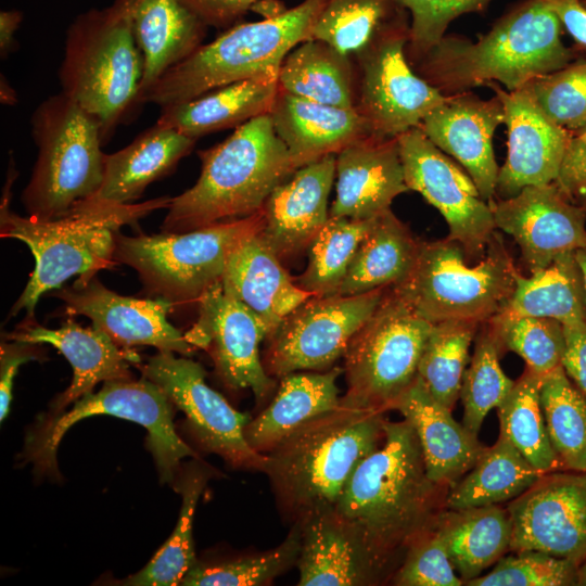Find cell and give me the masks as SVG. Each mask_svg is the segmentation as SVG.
<instances>
[{
  "mask_svg": "<svg viewBox=\"0 0 586 586\" xmlns=\"http://www.w3.org/2000/svg\"><path fill=\"white\" fill-rule=\"evenodd\" d=\"M390 209L375 217L336 294L358 295L400 283L413 268L420 246Z\"/></svg>",
  "mask_w": 586,
  "mask_h": 586,
  "instance_id": "e575fe53",
  "label": "cell"
},
{
  "mask_svg": "<svg viewBox=\"0 0 586 586\" xmlns=\"http://www.w3.org/2000/svg\"><path fill=\"white\" fill-rule=\"evenodd\" d=\"M393 409L398 410L415 430L428 476L440 485L454 486L472 469L485 448L418 378Z\"/></svg>",
  "mask_w": 586,
  "mask_h": 586,
  "instance_id": "83f0119b",
  "label": "cell"
},
{
  "mask_svg": "<svg viewBox=\"0 0 586 586\" xmlns=\"http://www.w3.org/2000/svg\"><path fill=\"white\" fill-rule=\"evenodd\" d=\"M466 257L460 244L448 238L422 241L410 273L392 288L431 323L487 322L508 304L519 270L497 232L477 264L468 265Z\"/></svg>",
  "mask_w": 586,
  "mask_h": 586,
  "instance_id": "9c48e42d",
  "label": "cell"
},
{
  "mask_svg": "<svg viewBox=\"0 0 586 586\" xmlns=\"http://www.w3.org/2000/svg\"><path fill=\"white\" fill-rule=\"evenodd\" d=\"M526 85L556 124L570 131L586 127V62L569 64Z\"/></svg>",
  "mask_w": 586,
  "mask_h": 586,
  "instance_id": "681fc988",
  "label": "cell"
},
{
  "mask_svg": "<svg viewBox=\"0 0 586 586\" xmlns=\"http://www.w3.org/2000/svg\"><path fill=\"white\" fill-rule=\"evenodd\" d=\"M481 324L466 320L433 323L422 349L417 378L450 410L459 398L469 349Z\"/></svg>",
  "mask_w": 586,
  "mask_h": 586,
  "instance_id": "b9f144b4",
  "label": "cell"
},
{
  "mask_svg": "<svg viewBox=\"0 0 586 586\" xmlns=\"http://www.w3.org/2000/svg\"><path fill=\"white\" fill-rule=\"evenodd\" d=\"M5 339L50 344L71 364L72 383L51 404L54 417L64 412L68 405L91 393L99 382L132 379L129 366L140 362L132 348L118 346L93 326L81 327L74 317H67L58 329H48L35 320H25L14 332L7 334Z\"/></svg>",
  "mask_w": 586,
  "mask_h": 586,
  "instance_id": "d4e9b609",
  "label": "cell"
},
{
  "mask_svg": "<svg viewBox=\"0 0 586 586\" xmlns=\"http://www.w3.org/2000/svg\"><path fill=\"white\" fill-rule=\"evenodd\" d=\"M10 177L0 205V235L25 243L35 258V268L10 316L26 311L34 320L39 298L60 289L74 276L87 282L102 269L113 267L116 237L125 225L160 209L168 208L171 198L161 196L139 204L105 205L71 213L67 216L38 220L20 216L9 207Z\"/></svg>",
  "mask_w": 586,
  "mask_h": 586,
  "instance_id": "5b68a950",
  "label": "cell"
},
{
  "mask_svg": "<svg viewBox=\"0 0 586 586\" xmlns=\"http://www.w3.org/2000/svg\"><path fill=\"white\" fill-rule=\"evenodd\" d=\"M334 179L335 154H329L297 168L267 198L258 233L280 259L308 249L327 222Z\"/></svg>",
  "mask_w": 586,
  "mask_h": 586,
  "instance_id": "cb8c5ba5",
  "label": "cell"
},
{
  "mask_svg": "<svg viewBox=\"0 0 586 586\" xmlns=\"http://www.w3.org/2000/svg\"><path fill=\"white\" fill-rule=\"evenodd\" d=\"M335 199L330 217L371 219L409 191L397 138L367 133L335 154Z\"/></svg>",
  "mask_w": 586,
  "mask_h": 586,
  "instance_id": "603a6c76",
  "label": "cell"
},
{
  "mask_svg": "<svg viewBox=\"0 0 586 586\" xmlns=\"http://www.w3.org/2000/svg\"><path fill=\"white\" fill-rule=\"evenodd\" d=\"M199 157L200 177L171 198L162 232H186L251 216L296 170L269 114L237 127L222 142L199 151Z\"/></svg>",
  "mask_w": 586,
  "mask_h": 586,
  "instance_id": "277c9868",
  "label": "cell"
},
{
  "mask_svg": "<svg viewBox=\"0 0 586 586\" xmlns=\"http://www.w3.org/2000/svg\"><path fill=\"white\" fill-rule=\"evenodd\" d=\"M133 0H115L68 27L59 69L62 93L99 125L103 143L138 104L143 62L135 38Z\"/></svg>",
  "mask_w": 586,
  "mask_h": 586,
  "instance_id": "8992f818",
  "label": "cell"
},
{
  "mask_svg": "<svg viewBox=\"0 0 586 586\" xmlns=\"http://www.w3.org/2000/svg\"><path fill=\"white\" fill-rule=\"evenodd\" d=\"M30 125L38 154L22 204L38 220L67 216L102 184L105 153L99 125L62 92L37 106Z\"/></svg>",
  "mask_w": 586,
  "mask_h": 586,
  "instance_id": "ba28073f",
  "label": "cell"
},
{
  "mask_svg": "<svg viewBox=\"0 0 586 586\" xmlns=\"http://www.w3.org/2000/svg\"><path fill=\"white\" fill-rule=\"evenodd\" d=\"M301 550V528L292 530L278 547L256 556L241 557L220 563L196 562L184 575L182 586H260L297 564Z\"/></svg>",
  "mask_w": 586,
  "mask_h": 586,
  "instance_id": "bcb514c9",
  "label": "cell"
},
{
  "mask_svg": "<svg viewBox=\"0 0 586 586\" xmlns=\"http://www.w3.org/2000/svg\"><path fill=\"white\" fill-rule=\"evenodd\" d=\"M410 13L406 56L410 65L445 36L448 25L464 13L481 12L492 0H398Z\"/></svg>",
  "mask_w": 586,
  "mask_h": 586,
  "instance_id": "f907efd6",
  "label": "cell"
},
{
  "mask_svg": "<svg viewBox=\"0 0 586 586\" xmlns=\"http://www.w3.org/2000/svg\"><path fill=\"white\" fill-rule=\"evenodd\" d=\"M404 178L444 217L449 240L467 257L482 258L496 227L491 204L481 196L469 174L454 163L420 129L397 137Z\"/></svg>",
  "mask_w": 586,
  "mask_h": 586,
  "instance_id": "9a60e30c",
  "label": "cell"
},
{
  "mask_svg": "<svg viewBox=\"0 0 586 586\" xmlns=\"http://www.w3.org/2000/svg\"><path fill=\"white\" fill-rule=\"evenodd\" d=\"M374 219L329 217L310 242L308 264L295 283L313 295L336 294Z\"/></svg>",
  "mask_w": 586,
  "mask_h": 586,
  "instance_id": "7bdbcfd3",
  "label": "cell"
},
{
  "mask_svg": "<svg viewBox=\"0 0 586 586\" xmlns=\"http://www.w3.org/2000/svg\"><path fill=\"white\" fill-rule=\"evenodd\" d=\"M540 405L562 470L586 471V398L562 366L542 379Z\"/></svg>",
  "mask_w": 586,
  "mask_h": 586,
  "instance_id": "60d3db41",
  "label": "cell"
},
{
  "mask_svg": "<svg viewBox=\"0 0 586 586\" xmlns=\"http://www.w3.org/2000/svg\"><path fill=\"white\" fill-rule=\"evenodd\" d=\"M488 322L500 352L518 354L533 372L544 377L561 366L565 342L560 321L497 315Z\"/></svg>",
  "mask_w": 586,
  "mask_h": 586,
  "instance_id": "7dc6e473",
  "label": "cell"
},
{
  "mask_svg": "<svg viewBox=\"0 0 586 586\" xmlns=\"http://www.w3.org/2000/svg\"><path fill=\"white\" fill-rule=\"evenodd\" d=\"M586 7V5H585Z\"/></svg>",
  "mask_w": 586,
  "mask_h": 586,
  "instance_id": "be15d7a7",
  "label": "cell"
},
{
  "mask_svg": "<svg viewBox=\"0 0 586 586\" xmlns=\"http://www.w3.org/2000/svg\"><path fill=\"white\" fill-rule=\"evenodd\" d=\"M403 9L398 0H326L311 38L355 54Z\"/></svg>",
  "mask_w": 586,
  "mask_h": 586,
  "instance_id": "f6af8a7d",
  "label": "cell"
},
{
  "mask_svg": "<svg viewBox=\"0 0 586 586\" xmlns=\"http://www.w3.org/2000/svg\"><path fill=\"white\" fill-rule=\"evenodd\" d=\"M199 316L184 333L196 348L206 349L224 383L233 390L249 388L263 400L276 386L259 356L267 339L264 324L239 301L225 293L220 281L198 301Z\"/></svg>",
  "mask_w": 586,
  "mask_h": 586,
  "instance_id": "ac0fdd59",
  "label": "cell"
},
{
  "mask_svg": "<svg viewBox=\"0 0 586 586\" xmlns=\"http://www.w3.org/2000/svg\"><path fill=\"white\" fill-rule=\"evenodd\" d=\"M258 232L246 237L231 253L220 283L225 293L264 324L269 336L291 311L314 295L295 283Z\"/></svg>",
  "mask_w": 586,
  "mask_h": 586,
  "instance_id": "4316f807",
  "label": "cell"
},
{
  "mask_svg": "<svg viewBox=\"0 0 586 586\" xmlns=\"http://www.w3.org/2000/svg\"><path fill=\"white\" fill-rule=\"evenodd\" d=\"M388 286L343 354L347 390L341 404L386 412L417 378L432 328Z\"/></svg>",
  "mask_w": 586,
  "mask_h": 586,
  "instance_id": "8fae6325",
  "label": "cell"
},
{
  "mask_svg": "<svg viewBox=\"0 0 586 586\" xmlns=\"http://www.w3.org/2000/svg\"><path fill=\"white\" fill-rule=\"evenodd\" d=\"M564 353L561 366L586 398V320L563 324Z\"/></svg>",
  "mask_w": 586,
  "mask_h": 586,
  "instance_id": "11a10c76",
  "label": "cell"
},
{
  "mask_svg": "<svg viewBox=\"0 0 586 586\" xmlns=\"http://www.w3.org/2000/svg\"><path fill=\"white\" fill-rule=\"evenodd\" d=\"M173 352H160L141 366L145 379L158 385L182 410L189 429L203 449L220 456L233 468L264 472L267 456L253 449L244 429L252 417L235 410L208 386L203 367Z\"/></svg>",
  "mask_w": 586,
  "mask_h": 586,
  "instance_id": "2e32d148",
  "label": "cell"
},
{
  "mask_svg": "<svg viewBox=\"0 0 586 586\" xmlns=\"http://www.w3.org/2000/svg\"><path fill=\"white\" fill-rule=\"evenodd\" d=\"M385 412L340 405L301 424L266 453L278 504L294 521L334 510L359 463L383 442Z\"/></svg>",
  "mask_w": 586,
  "mask_h": 586,
  "instance_id": "3957f363",
  "label": "cell"
},
{
  "mask_svg": "<svg viewBox=\"0 0 586 586\" xmlns=\"http://www.w3.org/2000/svg\"><path fill=\"white\" fill-rule=\"evenodd\" d=\"M543 474L505 437L485 447L472 469L448 491L446 509L459 510L510 502Z\"/></svg>",
  "mask_w": 586,
  "mask_h": 586,
  "instance_id": "74e56055",
  "label": "cell"
},
{
  "mask_svg": "<svg viewBox=\"0 0 586 586\" xmlns=\"http://www.w3.org/2000/svg\"><path fill=\"white\" fill-rule=\"evenodd\" d=\"M349 56L326 41L307 39L283 60L279 89L319 103L355 109L356 69Z\"/></svg>",
  "mask_w": 586,
  "mask_h": 586,
  "instance_id": "d590c367",
  "label": "cell"
},
{
  "mask_svg": "<svg viewBox=\"0 0 586 586\" xmlns=\"http://www.w3.org/2000/svg\"><path fill=\"white\" fill-rule=\"evenodd\" d=\"M499 97L508 129V155L499 168L497 189L510 198L527 186L555 181L572 137L536 103L527 85L505 91L487 84Z\"/></svg>",
  "mask_w": 586,
  "mask_h": 586,
  "instance_id": "44dd1931",
  "label": "cell"
},
{
  "mask_svg": "<svg viewBox=\"0 0 586 586\" xmlns=\"http://www.w3.org/2000/svg\"><path fill=\"white\" fill-rule=\"evenodd\" d=\"M502 123L505 111L497 94L483 100L467 91L449 95L419 127L441 151L461 164L483 200L491 203L499 174L493 137Z\"/></svg>",
  "mask_w": 586,
  "mask_h": 586,
  "instance_id": "7402d4cb",
  "label": "cell"
},
{
  "mask_svg": "<svg viewBox=\"0 0 586 586\" xmlns=\"http://www.w3.org/2000/svg\"><path fill=\"white\" fill-rule=\"evenodd\" d=\"M574 253H575V258L577 260V264H578L581 272H582L584 288H585V294H586V246L576 250Z\"/></svg>",
  "mask_w": 586,
  "mask_h": 586,
  "instance_id": "94428289",
  "label": "cell"
},
{
  "mask_svg": "<svg viewBox=\"0 0 586 586\" xmlns=\"http://www.w3.org/2000/svg\"><path fill=\"white\" fill-rule=\"evenodd\" d=\"M387 288L358 295H314L306 300L267 337V372L281 379L293 372L332 368L343 357L353 335L373 314Z\"/></svg>",
  "mask_w": 586,
  "mask_h": 586,
  "instance_id": "5bb4252c",
  "label": "cell"
},
{
  "mask_svg": "<svg viewBox=\"0 0 586 586\" xmlns=\"http://www.w3.org/2000/svg\"><path fill=\"white\" fill-rule=\"evenodd\" d=\"M436 528L464 585L510 550L512 523L507 507L501 505L445 509Z\"/></svg>",
  "mask_w": 586,
  "mask_h": 586,
  "instance_id": "836d02e7",
  "label": "cell"
},
{
  "mask_svg": "<svg viewBox=\"0 0 586 586\" xmlns=\"http://www.w3.org/2000/svg\"><path fill=\"white\" fill-rule=\"evenodd\" d=\"M561 23L545 0H528L504 16L476 42L444 36L411 65L445 95L500 82L508 91L571 64Z\"/></svg>",
  "mask_w": 586,
  "mask_h": 586,
  "instance_id": "7a4b0ae2",
  "label": "cell"
},
{
  "mask_svg": "<svg viewBox=\"0 0 586 586\" xmlns=\"http://www.w3.org/2000/svg\"><path fill=\"white\" fill-rule=\"evenodd\" d=\"M507 509L511 551L538 550L577 564L586 557V471L545 473Z\"/></svg>",
  "mask_w": 586,
  "mask_h": 586,
  "instance_id": "e0dca14e",
  "label": "cell"
},
{
  "mask_svg": "<svg viewBox=\"0 0 586 586\" xmlns=\"http://www.w3.org/2000/svg\"><path fill=\"white\" fill-rule=\"evenodd\" d=\"M209 476L211 470L195 460L181 470L176 486L182 496V504L175 530L150 562L120 584L130 586L180 585L188 571L198 562L192 524L198 501Z\"/></svg>",
  "mask_w": 586,
  "mask_h": 586,
  "instance_id": "f35d334b",
  "label": "cell"
},
{
  "mask_svg": "<svg viewBox=\"0 0 586 586\" xmlns=\"http://www.w3.org/2000/svg\"><path fill=\"white\" fill-rule=\"evenodd\" d=\"M545 2L573 38L586 47V7L579 0H545Z\"/></svg>",
  "mask_w": 586,
  "mask_h": 586,
  "instance_id": "6f0895ef",
  "label": "cell"
},
{
  "mask_svg": "<svg viewBox=\"0 0 586 586\" xmlns=\"http://www.w3.org/2000/svg\"><path fill=\"white\" fill-rule=\"evenodd\" d=\"M498 315L551 318L562 324L586 320V294L575 253L559 255L528 277L518 271L513 293Z\"/></svg>",
  "mask_w": 586,
  "mask_h": 586,
  "instance_id": "8d00e7d4",
  "label": "cell"
},
{
  "mask_svg": "<svg viewBox=\"0 0 586 586\" xmlns=\"http://www.w3.org/2000/svg\"><path fill=\"white\" fill-rule=\"evenodd\" d=\"M553 183L571 202L586 201V127L573 131Z\"/></svg>",
  "mask_w": 586,
  "mask_h": 586,
  "instance_id": "f5cc1de1",
  "label": "cell"
},
{
  "mask_svg": "<svg viewBox=\"0 0 586 586\" xmlns=\"http://www.w3.org/2000/svg\"><path fill=\"white\" fill-rule=\"evenodd\" d=\"M262 209L251 216L186 232L116 237L114 259L135 269L145 292L174 305L198 302L221 280L234 249L262 230Z\"/></svg>",
  "mask_w": 586,
  "mask_h": 586,
  "instance_id": "30bf717a",
  "label": "cell"
},
{
  "mask_svg": "<svg viewBox=\"0 0 586 586\" xmlns=\"http://www.w3.org/2000/svg\"><path fill=\"white\" fill-rule=\"evenodd\" d=\"M195 141L155 123L124 149L105 154L100 190L77 211L130 204L141 196L150 183L167 176L192 150Z\"/></svg>",
  "mask_w": 586,
  "mask_h": 586,
  "instance_id": "f546056e",
  "label": "cell"
},
{
  "mask_svg": "<svg viewBox=\"0 0 586 586\" xmlns=\"http://www.w3.org/2000/svg\"><path fill=\"white\" fill-rule=\"evenodd\" d=\"M576 585L586 586V557L577 566Z\"/></svg>",
  "mask_w": 586,
  "mask_h": 586,
  "instance_id": "6125c7cd",
  "label": "cell"
},
{
  "mask_svg": "<svg viewBox=\"0 0 586 586\" xmlns=\"http://www.w3.org/2000/svg\"><path fill=\"white\" fill-rule=\"evenodd\" d=\"M326 0H304L280 15L239 24L169 68L140 99L165 109L221 86L278 79L289 52L310 39Z\"/></svg>",
  "mask_w": 586,
  "mask_h": 586,
  "instance_id": "52a82bcc",
  "label": "cell"
},
{
  "mask_svg": "<svg viewBox=\"0 0 586 586\" xmlns=\"http://www.w3.org/2000/svg\"><path fill=\"white\" fill-rule=\"evenodd\" d=\"M204 25L229 27L259 0H180Z\"/></svg>",
  "mask_w": 586,
  "mask_h": 586,
  "instance_id": "9f6ffc18",
  "label": "cell"
},
{
  "mask_svg": "<svg viewBox=\"0 0 586 586\" xmlns=\"http://www.w3.org/2000/svg\"><path fill=\"white\" fill-rule=\"evenodd\" d=\"M406 9L384 24L356 55L355 110L371 133L397 138L419 127L449 95L421 78L409 64Z\"/></svg>",
  "mask_w": 586,
  "mask_h": 586,
  "instance_id": "4fadbf2b",
  "label": "cell"
},
{
  "mask_svg": "<svg viewBox=\"0 0 586 586\" xmlns=\"http://www.w3.org/2000/svg\"><path fill=\"white\" fill-rule=\"evenodd\" d=\"M502 557L486 574L467 586H575L578 564L538 550H519Z\"/></svg>",
  "mask_w": 586,
  "mask_h": 586,
  "instance_id": "c3c4849f",
  "label": "cell"
},
{
  "mask_svg": "<svg viewBox=\"0 0 586 586\" xmlns=\"http://www.w3.org/2000/svg\"><path fill=\"white\" fill-rule=\"evenodd\" d=\"M0 347V420L5 419L12 402L14 378L18 367L29 360H39L41 353L35 343L11 340Z\"/></svg>",
  "mask_w": 586,
  "mask_h": 586,
  "instance_id": "db71d44e",
  "label": "cell"
},
{
  "mask_svg": "<svg viewBox=\"0 0 586 586\" xmlns=\"http://www.w3.org/2000/svg\"><path fill=\"white\" fill-rule=\"evenodd\" d=\"M53 296L64 304L67 317L85 316L120 347L146 345L160 352L191 356V345L167 319L174 304L162 297L123 296L105 288L97 276L60 288Z\"/></svg>",
  "mask_w": 586,
  "mask_h": 586,
  "instance_id": "ffe728a7",
  "label": "cell"
},
{
  "mask_svg": "<svg viewBox=\"0 0 586 586\" xmlns=\"http://www.w3.org/2000/svg\"><path fill=\"white\" fill-rule=\"evenodd\" d=\"M269 115L296 169L336 154L354 140L371 133L355 109L319 103L281 89Z\"/></svg>",
  "mask_w": 586,
  "mask_h": 586,
  "instance_id": "f1b7e54d",
  "label": "cell"
},
{
  "mask_svg": "<svg viewBox=\"0 0 586 586\" xmlns=\"http://www.w3.org/2000/svg\"><path fill=\"white\" fill-rule=\"evenodd\" d=\"M22 20L21 13L16 11L1 12L0 15V55H7L13 49L14 33Z\"/></svg>",
  "mask_w": 586,
  "mask_h": 586,
  "instance_id": "680465c9",
  "label": "cell"
},
{
  "mask_svg": "<svg viewBox=\"0 0 586 586\" xmlns=\"http://www.w3.org/2000/svg\"><path fill=\"white\" fill-rule=\"evenodd\" d=\"M301 528L300 586H370L388 582L357 532L334 510L295 521Z\"/></svg>",
  "mask_w": 586,
  "mask_h": 586,
  "instance_id": "484cf974",
  "label": "cell"
},
{
  "mask_svg": "<svg viewBox=\"0 0 586 586\" xmlns=\"http://www.w3.org/2000/svg\"><path fill=\"white\" fill-rule=\"evenodd\" d=\"M500 354L489 322L482 323L459 393L463 406L462 424L475 436L488 412L502 403L515 382L501 369Z\"/></svg>",
  "mask_w": 586,
  "mask_h": 586,
  "instance_id": "ee69618b",
  "label": "cell"
},
{
  "mask_svg": "<svg viewBox=\"0 0 586 586\" xmlns=\"http://www.w3.org/2000/svg\"><path fill=\"white\" fill-rule=\"evenodd\" d=\"M1 102L4 104H14L16 101L15 91L13 88L8 84L7 80H3V76H1Z\"/></svg>",
  "mask_w": 586,
  "mask_h": 586,
  "instance_id": "91938a15",
  "label": "cell"
},
{
  "mask_svg": "<svg viewBox=\"0 0 586 586\" xmlns=\"http://www.w3.org/2000/svg\"><path fill=\"white\" fill-rule=\"evenodd\" d=\"M448 491L428 476L409 422L386 420L382 444L356 468L334 511L391 582L412 544L446 509Z\"/></svg>",
  "mask_w": 586,
  "mask_h": 586,
  "instance_id": "6da1fadb",
  "label": "cell"
},
{
  "mask_svg": "<svg viewBox=\"0 0 586 586\" xmlns=\"http://www.w3.org/2000/svg\"><path fill=\"white\" fill-rule=\"evenodd\" d=\"M398 586H461L436 524L418 538L392 578Z\"/></svg>",
  "mask_w": 586,
  "mask_h": 586,
  "instance_id": "816d5d0a",
  "label": "cell"
},
{
  "mask_svg": "<svg viewBox=\"0 0 586 586\" xmlns=\"http://www.w3.org/2000/svg\"><path fill=\"white\" fill-rule=\"evenodd\" d=\"M278 79L253 78L228 84L192 100L162 109L156 124L198 139L237 128L269 114L278 94Z\"/></svg>",
  "mask_w": 586,
  "mask_h": 586,
  "instance_id": "d6a6232c",
  "label": "cell"
},
{
  "mask_svg": "<svg viewBox=\"0 0 586 586\" xmlns=\"http://www.w3.org/2000/svg\"><path fill=\"white\" fill-rule=\"evenodd\" d=\"M173 406L164 391L144 377L139 381H106L99 392L86 394L74 403L72 409L55 416L40 432L33 434L27 443V453L37 470L55 473L56 450L67 430L88 417L113 416L146 429V444L161 482L176 486L181 460L196 458V454L176 432Z\"/></svg>",
  "mask_w": 586,
  "mask_h": 586,
  "instance_id": "7c38bea8",
  "label": "cell"
},
{
  "mask_svg": "<svg viewBox=\"0 0 586 586\" xmlns=\"http://www.w3.org/2000/svg\"><path fill=\"white\" fill-rule=\"evenodd\" d=\"M489 204L496 229L513 238L531 273L586 246V207L566 199L553 182L527 186Z\"/></svg>",
  "mask_w": 586,
  "mask_h": 586,
  "instance_id": "d6986e66",
  "label": "cell"
},
{
  "mask_svg": "<svg viewBox=\"0 0 586 586\" xmlns=\"http://www.w3.org/2000/svg\"><path fill=\"white\" fill-rule=\"evenodd\" d=\"M543 377L527 367L513 387L496 408L499 435L511 443L521 455L543 473L562 470L553 451L540 405Z\"/></svg>",
  "mask_w": 586,
  "mask_h": 586,
  "instance_id": "ab89813d",
  "label": "cell"
},
{
  "mask_svg": "<svg viewBox=\"0 0 586 586\" xmlns=\"http://www.w3.org/2000/svg\"><path fill=\"white\" fill-rule=\"evenodd\" d=\"M342 372V368L332 367L282 377L271 403L244 429L249 445L266 454L301 424L337 408L341 396L336 380Z\"/></svg>",
  "mask_w": 586,
  "mask_h": 586,
  "instance_id": "1f68e13d",
  "label": "cell"
},
{
  "mask_svg": "<svg viewBox=\"0 0 586 586\" xmlns=\"http://www.w3.org/2000/svg\"><path fill=\"white\" fill-rule=\"evenodd\" d=\"M131 22L143 62L140 103L169 68L202 46L207 26L180 0H133Z\"/></svg>",
  "mask_w": 586,
  "mask_h": 586,
  "instance_id": "4dcf8cb0",
  "label": "cell"
}]
</instances>
